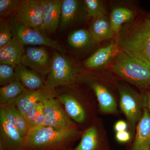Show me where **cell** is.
Segmentation results:
<instances>
[{
	"instance_id": "6da1fadb",
	"label": "cell",
	"mask_w": 150,
	"mask_h": 150,
	"mask_svg": "<svg viewBox=\"0 0 150 150\" xmlns=\"http://www.w3.org/2000/svg\"><path fill=\"white\" fill-rule=\"evenodd\" d=\"M115 39L121 51L150 64V12L144 11L124 25Z\"/></svg>"
},
{
	"instance_id": "7a4b0ae2",
	"label": "cell",
	"mask_w": 150,
	"mask_h": 150,
	"mask_svg": "<svg viewBox=\"0 0 150 150\" xmlns=\"http://www.w3.org/2000/svg\"><path fill=\"white\" fill-rule=\"evenodd\" d=\"M108 69L116 76L140 90H145L150 86V64L121 50Z\"/></svg>"
},
{
	"instance_id": "3957f363",
	"label": "cell",
	"mask_w": 150,
	"mask_h": 150,
	"mask_svg": "<svg viewBox=\"0 0 150 150\" xmlns=\"http://www.w3.org/2000/svg\"><path fill=\"white\" fill-rule=\"evenodd\" d=\"M76 132V129L60 130L44 126L29 129L24 139V148L34 150L62 149Z\"/></svg>"
},
{
	"instance_id": "277c9868",
	"label": "cell",
	"mask_w": 150,
	"mask_h": 150,
	"mask_svg": "<svg viewBox=\"0 0 150 150\" xmlns=\"http://www.w3.org/2000/svg\"><path fill=\"white\" fill-rule=\"evenodd\" d=\"M75 61L59 51L54 53L51 60L50 71L45 80L46 86L54 89L72 83L83 71Z\"/></svg>"
},
{
	"instance_id": "5b68a950",
	"label": "cell",
	"mask_w": 150,
	"mask_h": 150,
	"mask_svg": "<svg viewBox=\"0 0 150 150\" xmlns=\"http://www.w3.org/2000/svg\"><path fill=\"white\" fill-rule=\"evenodd\" d=\"M13 37L19 39L25 45L44 46L56 49L62 54L67 53L66 49L58 42L52 40L38 30L25 26L16 21L13 17L8 20Z\"/></svg>"
},
{
	"instance_id": "8992f818",
	"label": "cell",
	"mask_w": 150,
	"mask_h": 150,
	"mask_svg": "<svg viewBox=\"0 0 150 150\" xmlns=\"http://www.w3.org/2000/svg\"><path fill=\"white\" fill-rule=\"evenodd\" d=\"M143 11L134 1H118L111 2L109 18L115 36L123 25L134 20Z\"/></svg>"
},
{
	"instance_id": "52a82bcc",
	"label": "cell",
	"mask_w": 150,
	"mask_h": 150,
	"mask_svg": "<svg viewBox=\"0 0 150 150\" xmlns=\"http://www.w3.org/2000/svg\"><path fill=\"white\" fill-rule=\"evenodd\" d=\"M80 76L95 94L102 112L108 113L116 112L117 104L112 93L103 81L95 76L93 71H83Z\"/></svg>"
},
{
	"instance_id": "ba28073f",
	"label": "cell",
	"mask_w": 150,
	"mask_h": 150,
	"mask_svg": "<svg viewBox=\"0 0 150 150\" xmlns=\"http://www.w3.org/2000/svg\"><path fill=\"white\" fill-rule=\"evenodd\" d=\"M43 103L45 115L44 126L60 130L76 129V124L55 97L46 100Z\"/></svg>"
},
{
	"instance_id": "9c48e42d",
	"label": "cell",
	"mask_w": 150,
	"mask_h": 150,
	"mask_svg": "<svg viewBox=\"0 0 150 150\" xmlns=\"http://www.w3.org/2000/svg\"><path fill=\"white\" fill-rule=\"evenodd\" d=\"M120 50L115 38L97 49L84 61L83 66L87 70L98 71L109 68Z\"/></svg>"
},
{
	"instance_id": "30bf717a",
	"label": "cell",
	"mask_w": 150,
	"mask_h": 150,
	"mask_svg": "<svg viewBox=\"0 0 150 150\" xmlns=\"http://www.w3.org/2000/svg\"><path fill=\"white\" fill-rule=\"evenodd\" d=\"M40 0H21L14 18L28 27L39 30L43 23Z\"/></svg>"
},
{
	"instance_id": "8fae6325",
	"label": "cell",
	"mask_w": 150,
	"mask_h": 150,
	"mask_svg": "<svg viewBox=\"0 0 150 150\" xmlns=\"http://www.w3.org/2000/svg\"><path fill=\"white\" fill-rule=\"evenodd\" d=\"M51 63L48 51L43 47H28L25 51L21 61L23 66L43 76H47L50 71Z\"/></svg>"
},
{
	"instance_id": "7c38bea8",
	"label": "cell",
	"mask_w": 150,
	"mask_h": 150,
	"mask_svg": "<svg viewBox=\"0 0 150 150\" xmlns=\"http://www.w3.org/2000/svg\"><path fill=\"white\" fill-rule=\"evenodd\" d=\"M87 19L83 1L63 0L59 28L65 30Z\"/></svg>"
},
{
	"instance_id": "4fadbf2b",
	"label": "cell",
	"mask_w": 150,
	"mask_h": 150,
	"mask_svg": "<svg viewBox=\"0 0 150 150\" xmlns=\"http://www.w3.org/2000/svg\"><path fill=\"white\" fill-rule=\"evenodd\" d=\"M24 148V139L7 119L0 108V150H18Z\"/></svg>"
},
{
	"instance_id": "5bb4252c",
	"label": "cell",
	"mask_w": 150,
	"mask_h": 150,
	"mask_svg": "<svg viewBox=\"0 0 150 150\" xmlns=\"http://www.w3.org/2000/svg\"><path fill=\"white\" fill-rule=\"evenodd\" d=\"M40 1L43 23L38 30L44 34L53 33L59 27L63 0H40Z\"/></svg>"
},
{
	"instance_id": "9a60e30c",
	"label": "cell",
	"mask_w": 150,
	"mask_h": 150,
	"mask_svg": "<svg viewBox=\"0 0 150 150\" xmlns=\"http://www.w3.org/2000/svg\"><path fill=\"white\" fill-rule=\"evenodd\" d=\"M118 90L120 97V107L130 124L134 126L141 118L140 105L138 103L141 96L124 86H118Z\"/></svg>"
},
{
	"instance_id": "2e32d148",
	"label": "cell",
	"mask_w": 150,
	"mask_h": 150,
	"mask_svg": "<svg viewBox=\"0 0 150 150\" xmlns=\"http://www.w3.org/2000/svg\"><path fill=\"white\" fill-rule=\"evenodd\" d=\"M55 96L54 89L46 86L38 90H28L10 104L14 105L25 116L38 103Z\"/></svg>"
},
{
	"instance_id": "e0dca14e",
	"label": "cell",
	"mask_w": 150,
	"mask_h": 150,
	"mask_svg": "<svg viewBox=\"0 0 150 150\" xmlns=\"http://www.w3.org/2000/svg\"><path fill=\"white\" fill-rule=\"evenodd\" d=\"M67 41L75 52L80 54H92L99 45L94 39L88 30L85 28L73 30L68 35Z\"/></svg>"
},
{
	"instance_id": "ac0fdd59",
	"label": "cell",
	"mask_w": 150,
	"mask_h": 150,
	"mask_svg": "<svg viewBox=\"0 0 150 150\" xmlns=\"http://www.w3.org/2000/svg\"><path fill=\"white\" fill-rule=\"evenodd\" d=\"M88 30L94 39L99 43L115 38L108 13H100L92 18Z\"/></svg>"
},
{
	"instance_id": "d6986e66",
	"label": "cell",
	"mask_w": 150,
	"mask_h": 150,
	"mask_svg": "<svg viewBox=\"0 0 150 150\" xmlns=\"http://www.w3.org/2000/svg\"><path fill=\"white\" fill-rule=\"evenodd\" d=\"M24 44L17 38L13 37L9 41L0 48V64H7L15 68L21 64L25 51Z\"/></svg>"
},
{
	"instance_id": "ffe728a7",
	"label": "cell",
	"mask_w": 150,
	"mask_h": 150,
	"mask_svg": "<svg viewBox=\"0 0 150 150\" xmlns=\"http://www.w3.org/2000/svg\"><path fill=\"white\" fill-rule=\"evenodd\" d=\"M15 80L21 83L27 90H38L46 87L45 81L40 74L20 64L15 68Z\"/></svg>"
},
{
	"instance_id": "44dd1931",
	"label": "cell",
	"mask_w": 150,
	"mask_h": 150,
	"mask_svg": "<svg viewBox=\"0 0 150 150\" xmlns=\"http://www.w3.org/2000/svg\"><path fill=\"white\" fill-rule=\"evenodd\" d=\"M131 150H150V114L147 108H144L137 125L136 138Z\"/></svg>"
},
{
	"instance_id": "7402d4cb",
	"label": "cell",
	"mask_w": 150,
	"mask_h": 150,
	"mask_svg": "<svg viewBox=\"0 0 150 150\" xmlns=\"http://www.w3.org/2000/svg\"><path fill=\"white\" fill-rule=\"evenodd\" d=\"M8 121L15 127L24 139L29 129V125L25 117L13 104L1 105Z\"/></svg>"
},
{
	"instance_id": "603a6c76",
	"label": "cell",
	"mask_w": 150,
	"mask_h": 150,
	"mask_svg": "<svg viewBox=\"0 0 150 150\" xmlns=\"http://www.w3.org/2000/svg\"><path fill=\"white\" fill-rule=\"evenodd\" d=\"M59 100L64 105L65 111L71 119L77 123L84 121L85 111L74 97L69 94H62L59 96Z\"/></svg>"
},
{
	"instance_id": "cb8c5ba5",
	"label": "cell",
	"mask_w": 150,
	"mask_h": 150,
	"mask_svg": "<svg viewBox=\"0 0 150 150\" xmlns=\"http://www.w3.org/2000/svg\"><path fill=\"white\" fill-rule=\"evenodd\" d=\"M27 90L17 80L0 88L1 105L8 104L17 99Z\"/></svg>"
},
{
	"instance_id": "d4e9b609",
	"label": "cell",
	"mask_w": 150,
	"mask_h": 150,
	"mask_svg": "<svg viewBox=\"0 0 150 150\" xmlns=\"http://www.w3.org/2000/svg\"><path fill=\"white\" fill-rule=\"evenodd\" d=\"M98 142L97 129L94 126H92L85 131L80 142L74 150H96Z\"/></svg>"
},
{
	"instance_id": "484cf974",
	"label": "cell",
	"mask_w": 150,
	"mask_h": 150,
	"mask_svg": "<svg viewBox=\"0 0 150 150\" xmlns=\"http://www.w3.org/2000/svg\"><path fill=\"white\" fill-rule=\"evenodd\" d=\"M84 8L87 19L93 18L100 13H108L107 7L101 0H84Z\"/></svg>"
},
{
	"instance_id": "4316f807",
	"label": "cell",
	"mask_w": 150,
	"mask_h": 150,
	"mask_svg": "<svg viewBox=\"0 0 150 150\" xmlns=\"http://www.w3.org/2000/svg\"><path fill=\"white\" fill-rule=\"evenodd\" d=\"M21 0H0V17L5 19L13 17L16 13Z\"/></svg>"
},
{
	"instance_id": "83f0119b",
	"label": "cell",
	"mask_w": 150,
	"mask_h": 150,
	"mask_svg": "<svg viewBox=\"0 0 150 150\" xmlns=\"http://www.w3.org/2000/svg\"><path fill=\"white\" fill-rule=\"evenodd\" d=\"M15 80V68L10 65L0 64V86H4Z\"/></svg>"
},
{
	"instance_id": "f1b7e54d",
	"label": "cell",
	"mask_w": 150,
	"mask_h": 150,
	"mask_svg": "<svg viewBox=\"0 0 150 150\" xmlns=\"http://www.w3.org/2000/svg\"><path fill=\"white\" fill-rule=\"evenodd\" d=\"M12 38L8 21L0 19V48L8 43Z\"/></svg>"
},
{
	"instance_id": "f546056e",
	"label": "cell",
	"mask_w": 150,
	"mask_h": 150,
	"mask_svg": "<svg viewBox=\"0 0 150 150\" xmlns=\"http://www.w3.org/2000/svg\"><path fill=\"white\" fill-rule=\"evenodd\" d=\"M43 109H44V106H43V103H39L26 113L25 117L29 125V128L32 126L35 118L39 114L40 111Z\"/></svg>"
},
{
	"instance_id": "4dcf8cb0",
	"label": "cell",
	"mask_w": 150,
	"mask_h": 150,
	"mask_svg": "<svg viewBox=\"0 0 150 150\" xmlns=\"http://www.w3.org/2000/svg\"><path fill=\"white\" fill-rule=\"evenodd\" d=\"M116 139L121 143H126L129 142L131 139V135L126 131L118 132L116 134Z\"/></svg>"
},
{
	"instance_id": "1f68e13d",
	"label": "cell",
	"mask_w": 150,
	"mask_h": 150,
	"mask_svg": "<svg viewBox=\"0 0 150 150\" xmlns=\"http://www.w3.org/2000/svg\"><path fill=\"white\" fill-rule=\"evenodd\" d=\"M114 129L116 132L126 131L127 129V124L124 121H118L115 123Z\"/></svg>"
},
{
	"instance_id": "d6a6232c",
	"label": "cell",
	"mask_w": 150,
	"mask_h": 150,
	"mask_svg": "<svg viewBox=\"0 0 150 150\" xmlns=\"http://www.w3.org/2000/svg\"><path fill=\"white\" fill-rule=\"evenodd\" d=\"M146 94V102L147 106L148 107V110H149L150 114V92H148Z\"/></svg>"
},
{
	"instance_id": "836d02e7",
	"label": "cell",
	"mask_w": 150,
	"mask_h": 150,
	"mask_svg": "<svg viewBox=\"0 0 150 150\" xmlns=\"http://www.w3.org/2000/svg\"><path fill=\"white\" fill-rule=\"evenodd\" d=\"M18 150H31V149H25V148H23V149H19Z\"/></svg>"
},
{
	"instance_id": "e575fe53",
	"label": "cell",
	"mask_w": 150,
	"mask_h": 150,
	"mask_svg": "<svg viewBox=\"0 0 150 150\" xmlns=\"http://www.w3.org/2000/svg\"><path fill=\"white\" fill-rule=\"evenodd\" d=\"M149 88H150V86L149 87Z\"/></svg>"
},
{
	"instance_id": "d590c367",
	"label": "cell",
	"mask_w": 150,
	"mask_h": 150,
	"mask_svg": "<svg viewBox=\"0 0 150 150\" xmlns=\"http://www.w3.org/2000/svg\"></svg>"
}]
</instances>
